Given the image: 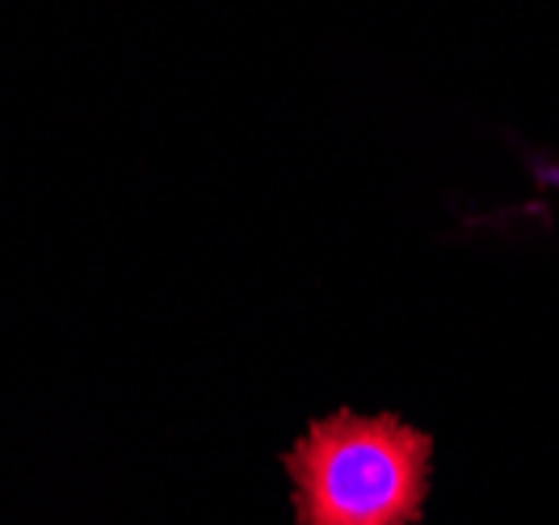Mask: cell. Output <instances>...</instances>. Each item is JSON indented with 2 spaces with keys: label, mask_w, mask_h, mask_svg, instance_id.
Returning a JSON list of instances; mask_svg holds the SVG:
<instances>
[{
  "label": "cell",
  "mask_w": 559,
  "mask_h": 525,
  "mask_svg": "<svg viewBox=\"0 0 559 525\" xmlns=\"http://www.w3.org/2000/svg\"><path fill=\"white\" fill-rule=\"evenodd\" d=\"M299 525H413L429 488V438L395 416L336 413L290 450Z\"/></svg>",
  "instance_id": "1"
}]
</instances>
